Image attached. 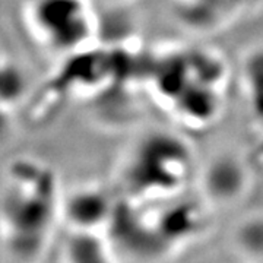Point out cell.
<instances>
[{
  "label": "cell",
  "instance_id": "7a4b0ae2",
  "mask_svg": "<svg viewBox=\"0 0 263 263\" xmlns=\"http://www.w3.org/2000/svg\"><path fill=\"white\" fill-rule=\"evenodd\" d=\"M189 167L190 155L183 143L167 135L151 136L133 154L127 186L141 197L174 193L187 179Z\"/></svg>",
  "mask_w": 263,
  "mask_h": 263
},
{
  "label": "cell",
  "instance_id": "277c9868",
  "mask_svg": "<svg viewBox=\"0 0 263 263\" xmlns=\"http://www.w3.org/2000/svg\"><path fill=\"white\" fill-rule=\"evenodd\" d=\"M63 212L73 231L97 233L98 228L108 227L114 206L101 190L81 189L66 200Z\"/></svg>",
  "mask_w": 263,
  "mask_h": 263
},
{
  "label": "cell",
  "instance_id": "5b68a950",
  "mask_svg": "<svg viewBox=\"0 0 263 263\" xmlns=\"http://www.w3.org/2000/svg\"><path fill=\"white\" fill-rule=\"evenodd\" d=\"M65 263H113L110 252L97 233L73 231L63 252Z\"/></svg>",
  "mask_w": 263,
  "mask_h": 263
},
{
  "label": "cell",
  "instance_id": "8992f818",
  "mask_svg": "<svg viewBox=\"0 0 263 263\" xmlns=\"http://www.w3.org/2000/svg\"><path fill=\"white\" fill-rule=\"evenodd\" d=\"M245 186V176L241 168L233 162H219L206 176V189L209 195L219 200H230L238 196Z\"/></svg>",
  "mask_w": 263,
  "mask_h": 263
},
{
  "label": "cell",
  "instance_id": "6da1fadb",
  "mask_svg": "<svg viewBox=\"0 0 263 263\" xmlns=\"http://www.w3.org/2000/svg\"><path fill=\"white\" fill-rule=\"evenodd\" d=\"M27 167L13 170L10 190L6 196L5 215L10 219V237L21 253L37 250L41 235L48 228L53 208L51 186L48 174L38 168Z\"/></svg>",
  "mask_w": 263,
  "mask_h": 263
},
{
  "label": "cell",
  "instance_id": "3957f363",
  "mask_svg": "<svg viewBox=\"0 0 263 263\" xmlns=\"http://www.w3.org/2000/svg\"><path fill=\"white\" fill-rule=\"evenodd\" d=\"M27 19L34 37L57 51L76 50L94 34V18L84 0H34Z\"/></svg>",
  "mask_w": 263,
  "mask_h": 263
},
{
  "label": "cell",
  "instance_id": "52a82bcc",
  "mask_svg": "<svg viewBox=\"0 0 263 263\" xmlns=\"http://www.w3.org/2000/svg\"><path fill=\"white\" fill-rule=\"evenodd\" d=\"M63 263H65V262H63Z\"/></svg>",
  "mask_w": 263,
  "mask_h": 263
}]
</instances>
